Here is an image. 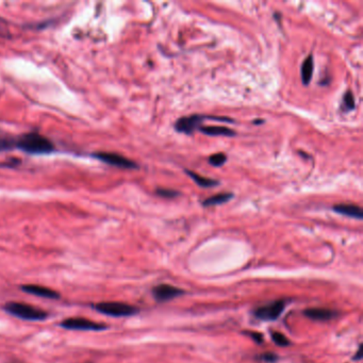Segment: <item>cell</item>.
Wrapping results in <instances>:
<instances>
[{"mask_svg":"<svg viewBox=\"0 0 363 363\" xmlns=\"http://www.w3.org/2000/svg\"><path fill=\"white\" fill-rule=\"evenodd\" d=\"M15 148L29 155H47L55 150L53 142L38 132H29L15 139Z\"/></svg>","mask_w":363,"mask_h":363,"instance_id":"obj_1","label":"cell"},{"mask_svg":"<svg viewBox=\"0 0 363 363\" xmlns=\"http://www.w3.org/2000/svg\"><path fill=\"white\" fill-rule=\"evenodd\" d=\"M206 120L231 122V124H234L235 122V121H232L231 119L228 118H224V116L193 114L190 116H184V118L179 119L175 124V130L180 133H185L187 135H191L196 131V130H198L201 127V122Z\"/></svg>","mask_w":363,"mask_h":363,"instance_id":"obj_2","label":"cell"},{"mask_svg":"<svg viewBox=\"0 0 363 363\" xmlns=\"http://www.w3.org/2000/svg\"><path fill=\"white\" fill-rule=\"evenodd\" d=\"M4 310L13 316L27 319V321H43L48 316L45 311L32 307L30 304L16 302L6 303Z\"/></svg>","mask_w":363,"mask_h":363,"instance_id":"obj_3","label":"cell"},{"mask_svg":"<svg viewBox=\"0 0 363 363\" xmlns=\"http://www.w3.org/2000/svg\"><path fill=\"white\" fill-rule=\"evenodd\" d=\"M99 313L114 316V317H122V316H131L139 312L135 307L125 302H99L94 306Z\"/></svg>","mask_w":363,"mask_h":363,"instance_id":"obj_4","label":"cell"},{"mask_svg":"<svg viewBox=\"0 0 363 363\" xmlns=\"http://www.w3.org/2000/svg\"><path fill=\"white\" fill-rule=\"evenodd\" d=\"M60 326L64 329L80 331H101L107 329V326L105 324L93 322L91 319L83 317L66 318L60 324Z\"/></svg>","mask_w":363,"mask_h":363,"instance_id":"obj_5","label":"cell"},{"mask_svg":"<svg viewBox=\"0 0 363 363\" xmlns=\"http://www.w3.org/2000/svg\"><path fill=\"white\" fill-rule=\"evenodd\" d=\"M94 157L100 160L101 162L115 166V168L124 170H134L139 168L132 160L119 154H114V152H98V154L94 155Z\"/></svg>","mask_w":363,"mask_h":363,"instance_id":"obj_6","label":"cell"},{"mask_svg":"<svg viewBox=\"0 0 363 363\" xmlns=\"http://www.w3.org/2000/svg\"><path fill=\"white\" fill-rule=\"evenodd\" d=\"M285 307L286 302L284 301H277L273 303L257 308L255 310V315L260 319H263V321H275L276 318L281 315Z\"/></svg>","mask_w":363,"mask_h":363,"instance_id":"obj_7","label":"cell"},{"mask_svg":"<svg viewBox=\"0 0 363 363\" xmlns=\"http://www.w3.org/2000/svg\"><path fill=\"white\" fill-rule=\"evenodd\" d=\"M152 294H154V297L157 302H163L182 295L183 291L170 285H160L154 288V290H152Z\"/></svg>","mask_w":363,"mask_h":363,"instance_id":"obj_8","label":"cell"},{"mask_svg":"<svg viewBox=\"0 0 363 363\" xmlns=\"http://www.w3.org/2000/svg\"><path fill=\"white\" fill-rule=\"evenodd\" d=\"M21 290L28 294L43 297V299H49V300L60 299L59 293L54 291V290H52V289L45 288V287L35 286V285H25L21 287Z\"/></svg>","mask_w":363,"mask_h":363,"instance_id":"obj_9","label":"cell"},{"mask_svg":"<svg viewBox=\"0 0 363 363\" xmlns=\"http://www.w3.org/2000/svg\"><path fill=\"white\" fill-rule=\"evenodd\" d=\"M304 315L313 321L326 322L330 321L333 317L337 316V313L333 310L324 309V308H310L304 310Z\"/></svg>","mask_w":363,"mask_h":363,"instance_id":"obj_10","label":"cell"},{"mask_svg":"<svg viewBox=\"0 0 363 363\" xmlns=\"http://www.w3.org/2000/svg\"><path fill=\"white\" fill-rule=\"evenodd\" d=\"M332 209H333V211L338 214L353 217V219L362 220V217H363L362 209L360 207H358L357 205L341 204V205H336Z\"/></svg>","mask_w":363,"mask_h":363,"instance_id":"obj_11","label":"cell"},{"mask_svg":"<svg viewBox=\"0 0 363 363\" xmlns=\"http://www.w3.org/2000/svg\"><path fill=\"white\" fill-rule=\"evenodd\" d=\"M313 67H314V61H313V56L310 55L306 58L302 64L301 68V76H302V81L304 85H308L312 79V75H313Z\"/></svg>","mask_w":363,"mask_h":363,"instance_id":"obj_12","label":"cell"},{"mask_svg":"<svg viewBox=\"0 0 363 363\" xmlns=\"http://www.w3.org/2000/svg\"><path fill=\"white\" fill-rule=\"evenodd\" d=\"M199 131L207 135L211 136H217V135H225V136H234L236 134V131L226 127H219V126H206V127H200Z\"/></svg>","mask_w":363,"mask_h":363,"instance_id":"obj_13","label":"cell"},{"mask_svg":"<svg viewBox=\"0 0 363 363\" xmlns=\"http://www.w3.org/2000/svg\"><path fill=\"white\" fill-rule=\"evenodd\" d=\"M234 198V194L232 193H220L216 194L212 197H209L206 200L202 201V206L204 207H212V206H217V205H222L227 202L229 200H231Z\"/></svg>","mask_w":363,"mask_h":363,"instance_id":"obj_14","label":"cell"},{"mask_svg":"<svg viewBox=\"0 0 363 363\" xmlns=\"http://www.w3.org/2000/svg\"><path fill=\"white\" fill-rule=\"evenodd\" d=\"M185 172H186L187 175L190 176L195 181V182L201 187H213L215 185L220 184V181H217V180L202 177V176L198 175V174H196V173H194L192 171H188V170H186Z\"/></svg>","mask_w":363,"mask_h":363,"instance_id":"obj_15","label":"cell"},{"mask_svg":"<svg viewBox=\"0 0 363 363\" xmlns=\"http://www.w3.org/2000/svg\"><path fill=\"white\" fill-rule=\"evenodd\" d=\"M15 149V137L0 135V151Z\"/></svg>","mask_w":363,"mask_h":363,"instance_id":"obj_16","label":"cell"},{"mask_svg":"<svg viewBox=\"0 0 363 363\" xmlns=\"http://www.w3.org/2000/svg\"><path fill=\"white\" fill-rule=\"evenodd\" d=\"M355 98L351 91L345 92L343 100H342V110L345 112H350L355 109Z\"/></svg>","mask_w":363,"mask_h":363,"instance_id":"obj_17","label":"cell"},{"mask_svg":"<svg viewBox=\"0 0 363 363\" xmlns=\"http://www.w3.org/2000/svg\"><path fill=\"white\" fill-rule=\"evenodd\" d=\"M227 160V157L226 155L224 154H215V155H212L211 157L209 158V163L211 164L212 166H215V168H219V166H222L225 164V162H226Z\"/></svg>","mask_w":363,"mask_h":363,"instance_id":"obj_18","label":"cell"},{"mask_svg":"<svg viewBox=\"0 0 363 363\" xmlns=\"http://www.w3.org/2000/svg\"><path fill=\"white\" fill-rule=\"evenodd\" d=\"M272 338L274 342L279 346H288L290 344V341L288 340V338L280 332H273Z\"/></svg>","mask_w":363,"mask_h":363,"instance_id":"obj_19","label":"cell"},{"mask_svg":"<svg viewBox=\"0 0 363 363\" xmlns=\"http://www.w3.org/2000/svg\"><path fill=\"white\" fill-rule=\"evenodd\" d=\"M156 194L159 195L160 197H163V198H175L179 195V193L177 191L170 190V188L169 190H166V188H158V190L156 191Z\"/></svg>","mask_w":363,"mask_h":363,"instance_id":"obj_20","label":"cell"},{"mask_svg":"<svg viewBox=\"0 0 363 363\" xmlns=\"http://www.w3.org/2000/svg\"><path fill=\"white\" fill-rule=\"evenodd\" d=\"M265 361H267V362H274L276 359H277V357H276V356L275 355H273V354H266L265 356H263V357H262Z\"/></svg>","mask_w":363,"mask_h":363,"instance_id":"obj_21","label":"cell"},{"mask_svg":"<svg viewBox=\"0 0 363 363\" xmlns=\"http://www.w3.org/2000/svg\"><path fill=\"white\" fill-rule=\"evenodd\" d=\"M250 336H251V338H252V339H255L258 343L262 342V341H263V338H262L263 336H262V335H260V333L252 332V333H250Z\"/></svg>","mask_w":363,"mask_h":363,"instance_id":"obj_22","label":"cell"},{"mask_svg":"<svg viewBox=\"0 0 363 363\" xmlns=\"http://www.w3.org/2000/svg\"><path fill=\"white\" fill-rule=\"evenodd\" d=\"M8 34V29H6V27L2 24V20L0 19V35H6Z\"/></svg>","mask_w":363,"mask_h":363,"instance_id":"obj_23","label":"cell"}]
</instances>
